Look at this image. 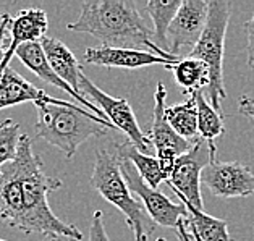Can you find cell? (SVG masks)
<instances>
[{
	"label": "cell",
	"instance_id": "cell-20",
	"mask_svg": "<svg viewBox=\"0 0 254 241\" xmlns=\"http://www.w3.org/2000/svg\"><path fill=\"white\" fill-rule=\"evenodd\" d=\"M194 97L197 106V133H199V138L207 144L212 159H215L217 156L215 139L225 133L224 115L219 114L210 106V102L206 99L202 91L194 92Z\"/></svg>",
	"mask_w": 254,
	"mask_h": 241
},
{
	"label": "cell",
	"instance_id": "cell-11",
	"mask_svg": "<svg viewBox=\"0 0 254 241\" xmlns=\"http://www.w3.org/2000/svg\"><path fill=\"white\" fill-rule=\"evenodd\" d=\"M209 2L183 0L167 33L169 54L178 57L182 49H193L199 41L207 21Z\"/></svg>",
	"mask_w": 254,
	"mask_h": 241
},
{
	"label": "cell",
	"instance_id": "cell-26",
	"mask_svg": "<svg viewBox=\"0 0 254 241\" xmlns=\"http://www.w3.org/2000/svg\"><path fill=\"white\" fill-rule=\"evenodd\" d=\"M245 31H246V52H248V66L250 70L254 71V15L245 23Z\"/></svg>",
	"mask_w": 254,
	"mask_h": 241
},
{
	"label": "cell",
	"instance_id": "cell-16",
	"mask_svg": "<svg viewBox=\"0 0 254 241\" xmlns=\"http://www.w3.org/2000/svg\"><path fill=\"white\" fill-rule=\"evenodd\" d=\"M24 102H34V104H57L64 106L68 101L55 99L49 96L44 89L36 88L31 84L26 78H23L20 73L13 68H7L2 76H0V110L20 106Z\"/></svg>",
	"mask_w": 254,
	"mask_h": 241
},
{
	"label": "cell",
	"instance_id": "cell-7",
	"mask_svg": "<svg viewBox=\"0 0 254 241\" xmlns=\"http://www.w3.org/2000/svg\"><path fill=\"white\" fill-rule=\"evenodd\" d=\"M210 160H215L210 156L207 144L199 138L194 141L193 147L183 156H180L170 172L167 184L173 189V193L183 196L196 209L204 207L201 196V177L202 170Z\"/></svg>",
	"mask_w": 254,
	"mask_h": 241
},
{
	"label": "cell",
	"instance_id": "cell-9",
	"mask_svg": "<svg viewBox=\"0 0 254 241\" xmlns=\"http://www.w3.org/2000/svg\"><path fill=\"white\" fill-rule=\"evenodd\" d=\"M165 99L167 89L164 83H159L156 92H154V115L147 138L151 141V146L156 149V157L160 160L164 170L170 175L175 160L187 154L194 143L183 139L182 136L173 131L170 123L165 119Z\"/></svg>",
	"mask_w": 254,
	"mask_h": 241
},
{
	"label": "cell",
	"instance_id": "cell-1",
	"mask_svg": "<svg viewBox=\"0 0 254 241\" xmlns=\"http://www.w3.org/2000/svg\"><path fill=\"white\" fill-rule=\"evenodd\" d=\"M66 28L94 36L105 47L149 51L173 63L180 60L154 44L152 31L146 26L136 3L128 0H86L79 18Z\"/></svg>",
	"mask_w": 254,
	"mask_h": 241
},
{
	"label": "cell",
	"instance_id": "cell-12",
	"mask_svg": "<svg viewBox=\"0 0 254 241\" xmlns=\"http://www.w3.org/2000/svg\"><path fill=\"white\" fill-rule=\"evenodd\" d=\"M24 164L20 151L16 157L0 169V225L21 230L24 217L23 197Z\"/></svg>",
	"mask_w": 254,
	"mask_h": 241
},
{
	"label": "cell",
	"instance_id": "cell-23",
	"mask_svg": "<svg viewBox=\"0 0 254 241\" xmlns=\"http://www.w3.org/2000/svg\"><path fill=\"white\" fill-rule=\"evenodd\" d=\"M165 119L170 123L178 136L183 139L194 143L199 139L197 133V106L194 94H190V97L182 104H173V106H165Z\"/></svg>",
	"mask_w": 254,
	"mask_h": 241
},
{
	"label": "cell",
	"instance_id": "cell-30",
	"mask_svg": "<svg viewBox=\"0 0 254 241\" xmlns=\"http://www.w3.org/2000/svg\"><path fill=\"white\" fill-rule=\"evenodd\" d=\"M157 241H165V240H164V238H159Z\"/></svg>",
	"mask_w": 254,
	"mask_h": 241
},
{
	"label": "cell",
	"instance_id": "cell-32",
	"mask_svg": "<svg viewBox=\"0 0 254 241\" xmlns=\"http://www.w3.org/2000/svg\"><path fill=\"white\" fill-rule=\"evenodd\" d=\"M0 241H8V240H3V238H0Z\"/></svg>",
	"mask_w": 254,
	"mask_h": 241
},
{
	"label": "cell",
	"instance_id": "cell-22",
	"mask_svg": "<svg viewBox=\"0 0 254 241\" xmlns=\"http://www.w3.org/2000/svg\"><path fill=\"white\" fill-rule=\"evenodd\" d=\"M183 0H149L146 3L144 11L151 16L154 29H152V42L159 49L169 54V41L167 33L175 18L178 8L182 7Z\"/></svg>",
	"mask_w": 254,
	"mask_h": 241
},
{
	"label": "cell",
	"instance_id": "cell-8",
	"mask_svg": "<svg viewBox=\"0 0 254 241\" xmlns=\"http://www.w3.org/2000/svg\"><path fill=\"white\" fill-rule=\"evenodd\" d=\"M117 156H119V154H117ZM119 159H120L122 174L125 177L129 191L139 196V199L144 204L146 212L149 214V217L154 224H157L160 227L177 228V225L183 219H188V211L183 204L172 202L169 197L164 196L159 189L151 188L149 184L139 177L136 169L127 159H123L120 156Z\"/></svg>",
	"mask_w": 254,
	"mask_h": 241
},
{
	"label": "cell",
	"instance_id": "cell-33",
	"mask_svg": "<svg viewBox=\"0 0 254 241\" xmlns=\"http://www.w3.org/2000/svg\"><path fill=\"white\" fill-rule=\"evenodd\" d=\"M51 241H60V240H51Z\"/></svg>",
	"mask_w": 254,
	"mask_h": 241
},
{
	"label": "cell",
	"instance_id": "cell-15",
	"mask_svg": "<svg viewBox=\"0 0 254 241\" xmlns=\"http://www.w3.org/2000/svg\"><path fill=\"white\" fill-rule=\"evenodd\" d=\"M15 55L20 59V61L28 68V70L33 71L36 76L42 79V81L52 84V86H55V88H59L64 92H66V94H70L73 99H76L79 106L88 110V112L94 114L96 117H99V119L107 120V119H105V115L102 114V110L99 107H96V104H91V101H88V99L83 97L81 94L75 92L70 88V86L64 81V79H60V76L52 70V66L49 65V61L46 59V54H44V51H42L41 42H31V44H24V46H21L20 49H18Z\"/></svg>",
	"mask_w": 254,
	"mask_h": 241
},
{
	"label": "cell",
	"instance_id": "cell-25",
	"mask_svg": "<svg viewBox=\"0 0 254 241\" xmlns=\"http://www.w3.org/2000/svg\"><path fill=\"white\" fill-rule=\"evenodd\" d=\"M88 241H110L107 237V232H105L102 211H94V214H92L91 224H89V240Z\"/></svg>",
	"mask_w": 254,
	"mask_h": 241
},
{
	"label": "cell",
	"instance_id": "cell-3",
	"mask_svg": "<svg viewBox=\"0 0 254 241\" xmlns=\"http://www.w3.org/2000/svg\"><path fill=\"white\" fill-rule=\"evenodd\" d=\"M38 120H36V134L46 139L71 159L78 147L92 136H102L107 129H114L109 120L99 119L88 112L81 106L66 102L57 104H34Z\"/></svg>",
	"mask_w": 254,
	"mask_h": 241
},
{
	"label": "cell",
	"instance_id": "cell-13",
	"mask_svg": "<svg viewBox=\"0 0 254 241\" xmlns=\"http://www.w3.org/2000/svg\"><path fill=\"white\" fill-rule=\"evenodd\" d=\"M84 61L88 65L105 68H123V70H138V68L164 65L165 68L173 61L165 60L149 51L138 49H119V47H88L84 51Z\"/></svg>",
	"mask_w": 254,
	"mask_h": 241
},
{
	"label": "cell",
	"instance_id": "cell-17",
	"mask_svg": "<svg viewBox=\"0 0 254 241\" xmlns=\"http://www.w3.org/2000/svg\"><path fill=\"white\" fill-rule=\"evenodd\" d=\"M41 46L52 70L60 76V79H64L73 91L79 94V76L83 73V68L78 63L73 52L57 38L46 36L41 41Z\"/></svg>",
	"mask_w": 254,
	"mask_h": 241
},
{
	"label": "cell",
	"instance_id": "cell-14",
	"mask_svg": "<svg viewBox=\"0 0 254 241\" xmlns=\"http://www.w3.org/2000/svg\"><path fill=\"white\" fill-rule=\"evenodd\" d=\"M49 29L47 13L42 8H26L18 11L15 18L10 21V44L5 49V55L2 60V73L7 70L16 51L24 44L31 42H41L46 38Z\"/></svg>",
	"mask_w": 254,
	"mask_h": 241
},
{
	"label": "cell",
	"instance_id": "cell-19",
	"mask_svg": "<svg viewBox=\"0 0 254 241\" xmlns=\"http://www.w3.org/2000/svg\"><path fill=\"white\" fill-rule=\"evenodd\" d=\"M115 152L119 154L120 157L127 159L129 164H131L136 172L139 174V177L144 180L151 188L157 189L160 183L169 181V174L164 170L160 160L154 156H147V154L141 152L139 149L129 143L127 139L125 143H122L115 147Z\"/></svg>",
	"mask_w": 254,
	"mask_h": 241
},
{
	"label": "cell",
	"instance_id": "cell-29",
	"mask_svg": "<svg viewBox=\"0 0 254 241\" xmlns=\"http://www.w3.org/2000/svg\"><path fill=\"white\" fill-rule=\"evenodd\" d=\"M175 232H177V237H178L180 241H194L193 237L190 235L188 228H187V219H183L182 222H180V224L177 225V228H175Z\"/></svg>",
	"mask_w": 254,
	"mask_h": 241
},
{
	"label": "cell",
	"instance_id": "cell-28",
	"mask_svg": "<svg viewBox=\"0 0 254 241\" xmlns=\"http://www.w3.org/2000/svg\"><path fill=\"white\" fill-rule=\"evenodd\" d=\"M238 110L241 115L248 117L250 120L254 121V97L243 94L238 101Z\"/></svg>",
	"mask_w": 254,
	"mask_h": 241
},
{
	"label": "cell",
	"instance_id": "cell-27",
	"mask_svg": "<svg viewBox=\"0 0 254 241\" xmlns=\"http://www.w3.org/2000/svg\"><path fill=\"white\" fill-rule=\"evenodd\" d=\"M11 16L8 13H3L0 16V66H2V60L5 55V39H7V33H8V26H10ZM0 76H2V68H0Z\"/></svg>",
	"mask_w": 254,
	"mask_h": 241
},
{
	"label": "cell",
	"instance_id": "cell-2",
	"mask_svg": "<svg viewBox=\"0 0 254 241\" xmlns=\"http://www.w3.org/2000/svg\"><path fill=\"white\" fill-rule=\"evenodd\" d=\"M24 164L23 174V197H24V217L21 232L26 235H44L52 240L70 238L75 241L83 240V233L75 225H70L59 219L52 212L47 202V196L52 191L62 188L64 181L60 178L47 175L44 164L33 151V141L28 134H21L18 146Z\"/></svg>",
	"mask_w": 254,
	"mask_h": 241
},
{
	"label": "cell",
	"instance_id": "cell-4",
	"mask_svg": "<svg viewBox=\"0 0 254 241\" xmlns=\"http://www.w3.org/2000/svg\"><path fill=\"white\" fill-rule=\"evenodd\" d=\"M232 3L227 0H210L207 21L197 44L191 49L188 57L202 60L209 66V102L217 112L222 114V101L227 97L224 86V51L225 34L230 21Z\"/></svg>",
	"mask_w": 254,
	"mask_h": 241
},
{
	"label": "cell",
	"instance_id": "cell-31",
	"mask_svg": "<svg viewBox=\"0 0 254 241\" xmlns=\"http://www.w3.org/2000/svg\"><path fill=\"white\" fill-rule=\"evenodd\" d=\"M141 241H147V237H146V238H142Z\"/></svg>",
	"mask_w": 254,
	"mask_h": 241
},
{
	"label": "cell",
	"instance_id": "cell-18",
	"mask_svg": "<svg viewBox=\"0 0 254 241\" xmlns=\"http://www.w3.org/2000/svg\"><path fill=\"white\" fill-rule=\"evenodd\" d=\"M177 196L188 211L187 228L194 241H233L228 233V224L224 219H215L201 209H196L183 196Z\"/></svg>",
	"mask_w": 254,
	"mask_h": 241
},
{
	"label": "cell",
	"instance_id": "cell-21",
	"mask_svg": "<svg viewBox=\"0 0 254 241\" xmlns=\"http://www.w3.org/2000/svg\"><path fill=\"white\" fill-rule=\"evenodd\" d=\"M175 78V83L183 89L187 94H194L204 88H209L210 83V71L209 66L202 60L193 57H187L178 60L177 63L167 66Z\"/></svg>",
	"mask_w": 254,
	"mask_h": 241
},
{
	"label": "cell",
	"instance_id": "cell-10",
	"mask_svg": "<svg viewBox=\"0 0 254 241\" xmlns=\"http://www.w3.org/2000/svg\"><path fill=\"white\" fill-rule=\"evenodd\" d=\"M201 183L217 197L254 196V167L241 162L210 160L202 170Z\"/></svg>",
	"mask_w": 254,
	"mask_h": 241
},
{
	"label": "cell",
	"instance_id": "cell-6",
	"mask_svg": "<svg viewBox=\"0 0 254 241\" xmlns=\"http://www.w3.org/2000/svg\"><path fill=\"white\" fill-rule=\"evenodd\" d=\"M79 94L86 99L91 97L92 101L96 102V106L102 110L105 119L114 125V128L120 129L136 149L147 154V151H149V147H151V141L142 133V129L138 125L136 115L133 112L131 106L128 104V101L114 97L107 94V92H104L84 75V71L81 73V76H79Z\"/></svg>",
	"mask_w": 254,
	"mask_h": 241
},
{
	"label": "cell",
	"instance_id": "cell-24",
	"mask_svg": "<svg viewBox=\"0 0 254 241\" xmlns=\"http://www.w3.org/2000/svg\"><path fill=\"white\" fill-rule=\"evenodd\" d=\"M20 129V125L10 119L0 123V169L16 157L21 139Z\"/></svg>",
	"mask_w": 254,
	"mask_h": 241
},
{
	"label": "cell",
	"instance_id": "cell-5",
	"mask_svg": "<svg viewBox=\"0 0 254 241\" xmlns=\"http://www.w3.org/2000/svg\"><path fill=\"white\" fill-rule=\"evenodd\" d=\"M91 186L101 194L105 201L119 209L127 217V224L134 235V241H141L149 237L146 230V220L142 214V206L133 197L125 177L122 174L120 159L117 152L112 154L107 149H97L94 169L91 175Z\"/></svg>",
	"mask_w": 254,
	"mask_h": 241
}]
</instances>
